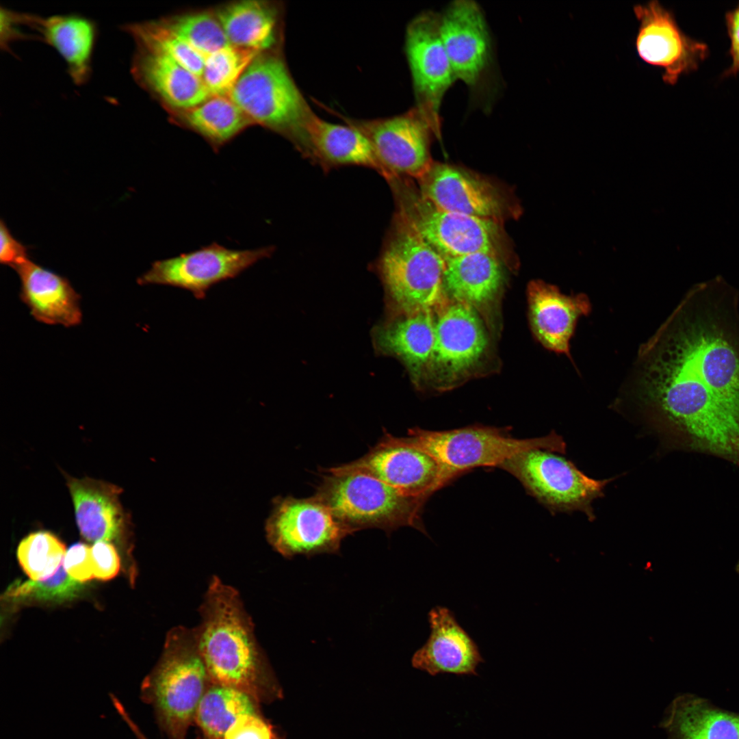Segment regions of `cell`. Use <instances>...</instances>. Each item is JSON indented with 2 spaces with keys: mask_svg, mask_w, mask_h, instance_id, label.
Instances as JSON below:
<instances>
[{
  "mask_svg": "<svg viewBox=\"0 0 739 739\" xmlns=\"http://www.w3.org/2000/svg\"><path fill=\"white\" fill-rule=\"evenodd\" d=\"M418 181L422 195L446 211L501 223L520 213L500 187L457 166L433 161Z\"/></svg>",
  "mask_w": 739,
  "mask_h": 739,
  "instance_id": "cell-14",
  "label": "cell"
},
{
  "mask_svg": "<svg viewBox=\"0 0 739 739\" xmlns=\"http://www.w3.org/2000/svg\"><path fill=\"white\" fill-rule=\"evenodd\" d=\"M435 341L428 367L439 381L450 383L469 371L488 344L476 309L449 299L435 311Z\"/></svg>",
  "mask_w": 739,
  "mask_h": 739,
  "instance_id": "cell-17",
  "label": "cell"
},
{
  "mask_svg": "<svg viewBox=\"0 0 739 739\" xmlns=\"http://www.w3.org/2000/svg\"><path fill=\"white\" fill-rule=\"evenodd\" d=\"M439 31L456 78L476 88L491 62V40L480 7L469 0L452 2L439 16Z\"/></svg>",
  "mask_w": 739,
  "mask_h": 739,
  "instance_id": "cell-18",
  "label": "cell"
},
{
  "mask_svg": "<svg viewBox=\"0 0 739 739\" xmlns=\"http://www.w3.org/2000/svg\"><path fill=\"white\" fill-rule=\"evenodd\" d=\"M79 530L92 542H109L120 537L126 516L119 496L121 489L112 483L66 476Z\"/></svg>",
  "mask_w": 739,
  "mask_h": 739,
  "instance_id": "cell-24",
  "label": "cell"
},
{
  "mask_svg": "<svg viewBox=\"0 0 739 739\" xmlns=\"http://www.w3.org/2000/svg\"><path fill=\"white\" fill-rule=\"evenodd\" d=\"M499 467L515 477L552 513L581 511L590 521L595 519L593 502L604 496L606 486L614 480L591 478L571 461L542 449L519 452Z\"/></svg>",
  "mask_w": 739,
  "mask_h": 739,
  "instance_id": "cell-9",
  "label": "cell"
},
{
  "mask_svg": "<svg viewBox=\"0 0 739 739\" xmlns=\"http://www.w3.org/2000/svg\"><path fill=\"white\" fill-rule=\"evenodd\" d=\"M273 247L235 250L216 242L174 257L154 261L137 282L168 285L203 299L213 285L233 278L273 252Z\"/></svg>",
  "mask_w": 739,
  "mask_h": 739,
  "instance_id": "cell-11",
  "label": "cell"
},
{
  "mask_svg": "<svg viewBox=\"0 0 739 739\" xmlns=\"http://www.w3.org/2000/svg\"><path fill=\"white\" fill-rule=\"evenodd\" d=\"M297 144L330 164L364 166L389 179L367 138L351 125L326 122L310 110L301 123Z\"/></svg>",
  "mask_w": 739,
  "mask_h": 739,
  "instance_id": "cell-26",
  "label": "cell"
},
{
  "mask_svg": "<svg viewBox=\"0 0 739 739\" xmlns=\"http://www.w3.org/2000/svg\"><path fill=\"white\" fill-rule=\"evenodd\" d=\"M276 11L268 2L246 0L222 6L215 15L231 45L261 53L276 42Z\"/></svg>",
  "mask_w": 739,
  "mask_h": 739,
  "instance_id": "cell-29",
  "label": "cell"
},
{
  "mask_svg": "<svg viewBox=\"0 0 739 739\" xmlns=\"http://www.w3.org/2000/svg\"><path fill=\"white\" fill-rule=\"evenodd\" d=\"M229 96L251 122L296 142L301 123L311 110L284 61L268 51L252 60Z\"/></svg>",
  "mask_w": 739,
  "mask_h": 739,
  "instance_id": "cell-8",
  "label": "cell"
},
{
  "mask_svg": "<svg viewBox=\"0 0 739 739\" xmlns=\"http://www.w3.org/2000/svg\"><path fill=\"white\" fill-rule=\"evenodd\" d=\"M503 263L484 252L445 259L443 282L448 298L476 309L489 303L503 285Z\"/></svg>",
  "mask_w": 739,
  "mask_h": 739,
  "instance_id": "cell-27",
  "label": "cell"
},
{
  "mask_svg": "<svg viewBox=\"0 0 739 739\" xmlns=\"http://www.w3.org/2000/svg\"><path fill=\"white\" fill-rule=\"evenodd\" d=\"M121 27L131 36L135 45L161 52L201 77L205 57L169 31L159 20L127 23Z\"/></svg>",
  "mask_w": 739,
  "mask_h": 739,
  "instance_id": "cell-32",
  "label": "cell"
},
{
  "mask_svg": "<svg viewBox=\"0 0 739 739\" xmlns=\"http://www.w3.org/2000/svg\"><path fill=\"white\" fill-rule=\"evenodd\" d=\"M345 121L367 138L389 180L402 176L418 180L433 162L430 142L432 135L436 138L437 135L429 119L417 107L390 118L368 120L345 118Z\"/></svg>",
  "mask_w": 739,
  "mask_h": 739,
  "instance_id": "cell-12",
  "label": "cell"
},
{
  "mask_svg": "<svg viewBox=\"0 0 739 739\" xmlns=\"http://www.w3.org/2000/svg\"><path fill=\"white\" fill-rule=\"evenodd\" d=\"M271 726L257 713L239 716L225 733L223 739H274Z\"/></svg>",
  "mask_w": 739,
  "mask_h": 739,
  "instance_id": "cell-39",
  "label": "cell"
},
{
  "mask_svg": "<svg viewBox=\"0 0 739 739\" xmlns=\"http://www.w3.org/2000/svg\"><path fill=\"white\" fill-rule=\"evenodd\" d=\"M389 298L400 312L435 311L449 298L445 259L398 214L379 262Z\"/></svg>",
  "mask_w": 739,
  "mask_h": 739,
  "instance_id": "cell-7",
  "label": "cell"
},
{
  "mask_svg": "<svg viewBox=\"0 0 739 739\" xmlns=\"http://www.w3.org/2000/svg\"><path fill=\"white\" fill-rule=\"evenodd\" d=\"M337 467L374 477L404 495L426 500L442 487L437 461L403 437L388 433L366 454Z\"/></svg>",
  "mask_w": 739,
  "mask_h": 739,
  "instance_id": "cell-16",
  "label": "cell"
},
{
  "mask_svg": "<svg viewBox=\"0 0 739 739\" xmlns=\"http://www.w3.org/2000/svg\"><path fill=\"white\" fill-rule=\"evenodd\" d=\"M738 303L723 281L694 287L641 346L628 389L668 448L739 466Z\"/></svg>",
  "mask_w": 739,
  "mask_h": 739,
  "instance_id": "cell-1",
  "label": "cell"
},
{
  "mask_svg": "<svg viewBox=\"0 0 739 739\" xmlns=\"http://www.w3.org/2000/svg\"><path fill=\"white\" fill-rule=\"evenodd\" d=\"M14 270L21 281L20 298L36 320L65 327L81 323V297L66 278L30 259Z\"/></svg>",
  "mask_w": 739,
  "mask_h": 739,
  "instance_id": "cell-22",
  "label": "cell"
},
{
  "mask_svg": "<svg viewBox=\"0 0 739 739\" xmlns=\"http://www.w3.org/2000/svg\"><path fill=\"white\" fill-rule=\"evenodd\" d=\"M25 25L39 34V40L56 50L64 60L75 84L82 86L88 82L98 38V27L94 21L77 14L43 18L26 13Z\"/></svg>",
  "mask_w": 739,
  "mask_h": 739,
  "instance_id": "cell-23",
  "label": "cell"
},
{
  "mask_svg": "<svg viewBox=\"0 0 739 739\" xmlns=\"http://www.w3.org/2000/svg\"><path fill=\"white\" fill-rule=\"evenodd\" d=\"M208 676L196 635L181 628L172 630L159 663L142 683L140 695L152 705L159 724L172 739H185Z\"/></svg>",
  "mask_w": 739,
  "mask_h": 739,
  "instance_id": "cell-4",
  "label": "cell"
},
{
  "mask_svg": "<svg viewBox=\"0 0 739 739\" xmlns=\"http://www.w3.org/2000/svg\"><path fill=\"white\" fill-rule=\"evenodd\" d=\"M121 701H117L114 704V708L122 719V721L127 725L128 727L133 732L135 736L138 739H148L140 729L138 725L135 723L130 714L127 712L126 708Z\"/></svg>",
  "mask_w": 739,
  "mask_h": 739,
  "instance_id": "cell-43",
  "label": "cell"
},
{
  "mask_svg": "<svg viewBox=\"0 0 739 739\" xmlns=\"http://www.w3.org/2000/svg\"><path fill=\"white\" fill-rule=\"evenodd\" d=\"M660 725L668 739H739V714L690 694L675 698Z\"/></svg>",
  "mask_w": 739,
  "mask_h": 739,
  "instance_id": "cell-28",
  "label": "cell"
},
{
  "mask_svg": "<svg viewBox=\"0 0 739 739\" xmlns=\"http://www.w3.org/2000/svg\"><path fill=\"white\" fill-rule=\"evenodd\" d=\"M409 444L429 454L439 463L442 487L460 474L478 467H500L511 456L529 450L542 449L565 454L562 437L551 432L542 437L516 439L504 430L482 426L430 431L411 429Z\"/></svg>",
  "mask_w": 739,
  "mask_h": 739,
  "instance_id": "cell-6",
  "label": "cell"
},
{
  "mask_svg": "<svg viewBox=\"0 0 739 739\" xmlns=\"http://www.w3.org/2000/svg\"><path fill=\"white\" fill-rule=\"evenodd\" d=\"M64 544L53 534L37 531L19 543L18 560L31 580L40 581L53 575L63 564Z\"/></svg>",
  "mask_w": 739,
  "mask_h": 739,
  "instance_id": "cell-34",
  "label": "cell"
},
{
  "mask_svg": "<svg viewBox=\"0 0 739 739\" xmlns=\"http://www.w3.org/2000/svg\"><path fill=\"white\" fill-rule=\"evenodd\" d=\"M532 329L547 349L564 354L571 361L570 340L578 320L591 312L588 297L582 294L567 296L555 286L532 281L528 287Z\"/></svg>",
  "mask_w": 739,
  "mask_h": 739,
  "instance_id": "cell-20",
  "label": "cell"
},
{
  "mask_svg": "<svg viewBox=\"0 0 739 739\" xmlns=\"http://www.w3.org/2000/svg\"><path fill=\"white\" fill-rule=\"evenodd\" d=\"M352 533L366 528L391 532L402 526L425 533L421 512L426 500L403 495L378 479L332 467L324 471L313 495Z\"/></svg>",
  "mask_w": 739,
  "mask_h": 739,
  "instance_id": "cell-3",
  "label": "cell"
},
{
  "mask_svg": "<svg viewBox=\"0 0 739 739\" xmlns=\"http://www.w3.org/2000/svg\"><path fill=\"white\" fill-rule=\"evenodd\" d=\"M197 636L208 675L217 685L256 695L261 662L251 623L235 590L218 579L211 583Z\"/></svg>",
  "mask_w": 739,
  "mask_h": 739,
  "instance_id": "cell-2",
  "label": "cell"
},
{
  "mask_svg": "<svg viewBox=\"0 0 739 739\" xmlns=\"http://www.w3.org/2000/svg\"><path fill=\"white\" fill-rule=\"evenodd\" d=\"M255 713L249 695L236 688L216 684L205 691L195 720L207 739H223L226 731L239 716Z\"/></svg>",
  "mask_w": 739,
  "mask_h": 739,
  "instance_id": "cell-31",
  "label": "cell"
},
{
  "mask_svg": "<svg viewBox=\"0 0 739 739\" xmlns=\"http://www.w3.org/2000/svg\"><path fill=\"white\" fill-rule=\"evenodd\" d=\"M428 618L431 632L426 643L413 656V666L433 676L476 675L478 666L484 660L477 644L454 613L437 606L430 610Z\"/></svg>",
  "mask_w": 739,
  "mask_h": 739,
  "instance_id": "cell-19",
  "label": "cell"
},
{
  "mask_svg": "<svg viewBox=\"0 0 739 739\" xmlns=\"http://www.w3.org/2000/svg\"><path fill=\"white\" fill-rule=\"evenodd\" d=\"M90 550L94 578L101 580L114 578L120 568V557L115 547L109 542L98 541Z\"/></svg>",
  "mask_w": 739,
  "mask_h": 739,
  "instance_id": "cell-38",
  "label": "cell"
},
{
  "mask_svg": "<svg viewBox=\"0 0 739 739\" xmlns=\"http://www.w3.org/2000/svg\"><path fill=\"white\" fill-rule=\"evenodd\" d=\"M265 531L270 545L286 558L338 553L350 534L314 496L276 498Z\"/></svg>",
  "mask_w": 739,
  "mask_h": 739,
  "instance_id": "cell-10",
  "label": "cell"
},
{
  "mask_svg": "<svg viewBox=\"0 0 739 739\" xmlns=\"http://www.w3.org/2000/svg\"><path fill=\"white\" fill-rule=\"evenodd\" d=\"M638 22L635 47L646 64L662 69V79L673 86L684 75L696 70L705 60V43L687 36L679 27L673 13L658 1L633 8Z\"/></svg>",
  "mask_w": 739,
  "mask_h": 739,
  "instance_id": "cell-13",
  "label": "cell"
},
{
  "mask_svg": "<svg viewBox=\"0 0 739 739\" xmlns=\"http://www.w3.org/2000/svg\"><path fill=\"white\" fill-rule=\"evenodd\" d=\"M735 569H736V571L737 572L738 575H739V559H738V562H737V563L736 565Z\"/></svg>",
  "mask_w": 739,
  "mask_h": 739,
  "instance_id": "cell-44",
  "label": "cell"
},
{
  "mask_svg": "<svg viewBox=\"0 0 739 739\" xmlns=\"http://www.w3.org/2000/svg\"><path fill=\"white\" fill-rule=\"evenodd\" d=\"M63 567L66 573L79 582L94 578L90 547L85 543H77L66 552Z\"/></svg>",
  "mask_w": 739,
  "mask_h": 739,
  "instance_id": "cell-37",
  "label": "cell"
},
{
  "mask_svg": "<svg viewBox=\"0 0 739 739\" xmlns=\"http://www.w3.org/2000/svg\"><path fill=\"white\" fill-rule=\"evenodd\" d=\"M135 46L132 76L166 105L183 111L211 96L201 77L161 52Z\"/></svg>",
  "mask_w": 739,
  "mask_h": 739,
  "instance_id": "cell-21",
  "label": "cell"
},
{
  "mask_svg": "<svg viewBox=\"0 0 739 739\" xmlns=\"http://www.w3.org/2000/svg\"><path fill=\"white\" fill-rule=\"evenodd\" d=\"M159 21L205 57L231 45L216 15L209 12L188 13Z\"/></svg>",
  "mask_w": 739,
  "mask_h": 739,
  "instance_id": "cell-33",
  "label": "cell"
},
{
  "mask_svg": "<svg viewBox=\"0 0 739 739\" xmlns=\"http://www.w3.org/2000/svg\"><path fill=\"white\" fill-rule=\"evenodd\" d=\"M725 21L730 39L731 64L725 71L723 77H729L739 73V3L734 10L727 12Z\"/></svg>",
  "mask_w": 739,
  "mask_h": 739,
  "instance_id": "cell-42",
  "label": "cell"
},
{
  "mask_svg": "<svg viewBox=\"0 0 739 739\" xmlns=\"http://www.w3.org/2000/svg\"><path fill=\"white\" fill-rule=\"evenodd\" d=\"M405 47L417 107L429 119L440 138L439 107L456 78L441 40L439 16L426 12L416 16L407 27Z\"/></svg>",
  "mask_w": 739,
  "mask_h": 739,
  "instance_id": "cell-15",
  "label": "cell"
},
{
  "mask_svg": "<svg viewBox=\"0 0 739 739\" xmlns=\"http://www.w3.org/2000/svg\"><path fill=\"white\" fill-rule=\"evenodd\" d=\"M379 350L402 360L415 379L428 370L435 341V312L417 310L400 315L376 328Z\"/></svg>",
  "mask_w": 739,
  "mask_h": 739,
  "instance_id": "cell-25",
  "label": "cell"
},
{
  "mask_svg": "<svg viewBox=\"0 0 739 739\" xmlns=\"http://www.w3.org/2000/svg\"><path fill=\"white\" fill-rule=\"evenodd\" d=\"M390 182L398 214L445 259L476 252L493 254L504 263L509 257L503 223L443 209L400 177Z\"/></svg>",
  "mask_w": 739,
  "mask_h": 739,
  "instance_id": "cell-5",
  "label": "cell"
},
{
  "mask_svg": "<svg viewBox=\"0 0 739 739\" xmlns=\"http://www.w3.org/2000/svg\"><path fill=\"white\" fill-rule=\"evenodd\" d=\"M259 52L229 45L207 56L201 78L211 96H229Z\"/></svg>",
  "mask_w": 739,
  "mask_h": 739,
  "instance_id": "cell-35",
  "label": "cell"
},
{
  "mask_svg": "<svg viewBox=\"0 0 739 739\" xmlns=\"http://www.w3.org/2000/svg\"><path fill=\"white\" fill-rule=\"evenodd\" d=\"M81 588L82 584L72 578L62 564L51 577L40 581L31 580L16 584L8 590L6 595L13 599L62 601L76 597Z\"/></svg>",
  "mask_w": 739,
  "mask_h": 739,
  "instance_id": "cell-36",
  "label": "cell"
},
{
  "mask_svg": "<svg viewBox=\"0 0 739 739\" xmlns=\"http://www.w3.org/2000/svg\"><path fill=\"white\" fill-rule=\"evenodd\" d=\"M182 120L218 148L251 123L242 109L227 96H211L201 104L181 111Z\"/></svg>",
  "mask_w": 739,
  "mask_h": 739,
  "instance_id": "cell-30",
  "label": "cell"
},
{
  "mask_svg": "<svg viewBox=\"0 0 739 739\" xmlns=\"http://www.w3.org/2000/svg\"><path fill=\"white\" fill-rule=\"evenodd\" d=\"M22 25L21 12L1 7L0 31L1 49L8 51L10 44L16 40L34 38L21 30Z\"/></svg>",
  "mask_w": 739,
  "mask_h": 739,
  "instance_id": "cell-41",
  "label": "cell"
},
{
  "mask_svg": "<svg viewBox=\"0 0 739 739\" xmlns=\"http://www.w3.org/2000/svg\"><path fill=\"white\" fill-rule=\"evenodd\" d=\"M30 259L27 248L15 239L1 219L0 222V262L13 269Z\"/></svg>",
  "mask_w": 739,
  "mask_h": 739,
  "instance_id": "cell-40",
  "label": "cell"
}]
</instances>
